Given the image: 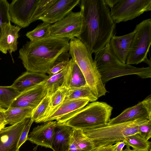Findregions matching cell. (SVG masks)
Instances as JSON below:
<instances>
[{
	"label": "cell",
	"instance_id": "7",
	"mask_svg": "<svg viewBox=\"0 0 151 151\" xmlns=\"http://www.w3.org/2000/svg\"><path fill=\"white\" fill-rule=\"evenodd\" d=\"M151 10V0H119L110 14L115 24L126 22Z\"/></svg>",
	"mask_w": 151,
	"mask_h": 151
},
{
	"label": "cell",
	"instance_id": "8",
	"mask_svg": "<svg viewBox=\"0 0 151 151\" xmlns=\"http://www.w3.org/2000/svg\"><path fill=\"white\" fill-rule=\"evenodd\" d=\"M82 26V17L80 11L71 12L57 22L51 24L50 35L60 38H78Z\"/></svg>",
	"mask_w": 151,
	"mask_h": 151
},
{
	"label": "cell",
	"instance_id": "11",
	"mask_svg": "<svg viewBox=\"0 0 151 151\" xmlns=\"http://www.w3.org/2000/svg\"><path fill=\"white\" fill-rule=\"evenodd\" d=\"M151 119V96H148L136 105L128 108L108 123L114 124L137 120Z\"/></svg>",
	"mask_w": 151,
	"mask_h": 151
},
{
	"label": "cell",
	"instance_id": "30",
	"mask_svg": "<svg viewBox=\"0 0 151 151\" xmlns=\"http://www.w3.org/2000/svg\"><path fill=\"white\" fill-rule=\"evenodd\" d=\"M68 90L69 89L68 88L63 86L59 88L50 96L49 109L47 116L44 120L64 101Z\"/></svg>",
	"mask_w": 151,
	"mask_h": 151
},
{
	"label": "cell",
	"instance_id": "29",
	"mask_svg": "<svg viewBox=\"0 0 151 151\" xmlns=\"http://www.w3.org/2000/svg\"><path fill=\"white\" fill-rule=\"evenodd\" d=\"M50 23L43 22L33 30L27 32L26 36L31 41L38 40L50 36Z\"/></svg>",
	"mask_w": 151,
	"mask_h": 151
},
{
	"label": "cell",
	"instance_id": "1",
	"mask_svg": "<svg viewBox=\"0 0 151 151\" xmlns=\"http://www.w3.org/2000/svg\"><path fill=\"white\" fill-rule=\"evenodd\" d=\"M79 3L82 26L78 38L91 54L95 53L115 35L116 24L104 0H81Z\"/></svg>",
	"mask_w": 151,
	"mask_h": 151
},
{
	"label": "cell",
	"instance_id": "34",
	"mask_svg": "<svg viewBox=\"0 0 151 151\" xmlns=\"http://www.w3.org/2000/svg\"><path fill=\"white\" fill-rule=\"evenodd\" d=\"M9 5L7 0H0V34L2 25L11 21L9 13Z\"/></svg>",
	"mask_w": 151,
	"mask_h": 151
},
{
	"label": "cell",
	"instance_id": "13",
	"mask_svg": "<svg viewBox=\"0 0 151 151\" xmlns=\"http://www.w3.org/2000/svg\"><path fill=\"white\" fill-rule=\"evenodd\" d=\"M44 82L21 93L9 107L35 109L47 95Z\"/></svg>",
	"mask_w": 151,
	"mask_h": 151
},
{
	"label": "cell",
	"instance_id": "24",
	"mask_svg": "<svg viewBox=\"0 0 151 151\" xmlns=\"http://www.w3.org/2000/svg\"><path fill=\"white\" fill-rule=\"evenodd\" d=\"M98 98L87 85L76 89L69 90L65 100L86 99L90 102H94Z\"/></svg>",
	"mask_w": 151,
	"mask_h": 151
},
{
	"label": "cell",
	"instance_id": "25",
	"mask_svg": "<svg viewBox=\"0 0 151 151\" xmlns=\"http://www.w3.org/2000/svg\"><path fill=\"white\" fill-rule=\"evenodd\" d=\"M126 144L136 151H150L151 142L143 138L138 134L127 137L123 140Z\"/></svg>",
	"mask_w": 151,
	"mask_h": 151
},
{
	"label": "cell",
	"instance_id": "19",
	"mask_svg": "<svg viewBox=\"0 0 151 151\" xmlns=\"http://www.w3.org/2000/svg\"><path fill=\"white\" fill-rule=\"evenodd\" d=\"M89 102L86 99H65L42 122L58 120L63 116L83 108Z\"/></svg>",
	"mask_w": 151,
	"mask_h": 151
},
{
	"label": "cell",
	"instance_id": "43",
	"mask_svg": "<svg viewBox=\"0 0 151 151\" xmlns=\"http://www.w3.org/2000/svg\"><path fill=\"white\" fill-rule=\"evenodd\" d=\"M5 126L4 125H0V130L2 129Z\"/></svg>",
	"mask_w": 151,
	"mask_h": 151
},
{
	"label": "cell",
	"instance_id": "2",
	"mask_svg": "<svg viewBox=\"0 0 151 151\" xmlns=\"http://www.w3.org/2000/svg\"><path fill=\"white\" fill-rule=\"evenodd\" d=\"M69 40L50 35L40 40L27 41L19 50L18 58L27 71L46 74L58 56L68 51Z\"/></svg>",
	"mask_w": 151,
	"mask_h": 151
},
{
	"label": "cell",
	"instance_id": "26",
	"mask_svg": "<svg viewBox=\"0 0 151 151\" xmlns=\"http://www.w3.org/2000/svg\"><path fill=\"white\" fill-rule=\"evenodd\" d=\"M65 68L57 73L48 76L44 82V86L47 91L46 95L50 96L63 86Z\"/></svg>",
	"mask_w": 151,
	"mask_h": 151
},
{
	"label": "cell",
	"instance_id": "9",
	"mask_svg": "<svg viewBox=\"0 0 151 151\" xmlns=\"http://www.w3.org/2000/svg\"><path fill=\"white\" fill-rule=\"evenodd\" d=\"M98 70L105 85L113 78L127 75H135L142 78L151 77V67L138 68L121 62L108 65Z\"/></svg>",
	"mask_w": 151,
	"mask_h": 151
},
{
	"label": "cell",
	"instance_id": "12",
	"mask_svg": "<svg viewBox=\"0 0 151 151\" xmlns=\"http://www.w3.org/2000/svg\"><path fill=\"white\" fill-rule=\"evenodd\" d=\"M30 119L0 130V151H19L18 145L19 138Z\"/></svg>",
	"mask_w": 151,
	"mask_h": 151
},
{
	"label": "cell",
	"instance_id": "3",
	"mask_svg": "<svg viewBox=\"0 0 151 151\" xmlns=\"http://www.w3.org/2000/svg\"><path fill=\"white\" fill-rule=\"evenodd\" d=\"M148 120H137L125 122L108 123L81 129L83 133L93 144L95 148L112 145L123 141L127 136L138 134L139 126Z\"/></svg>",
	"mask_w": 151,
	"mask_h": 151
},
{
	"label": "cell",
	"instance_id": "23",
	"mask_svg": "<svg viewBox=\"0 0 151 151\" xmlns=\"http://www.w3.org/2000/svg\"><path fill=\"white\" fill-rule=\"evenodd\" d=\"M94 60L97 69L110 64L120 61L111 49L109 43L95 53Z\"/></svg>",
	"mask_w": 151,
	"mask_h": 151
},
{
	"label": "cell",
	"instance_id": "39",
	"mask_svg": "<svg viewBox=\"0 0 151 151\" xmlns=\"http://www.w3.org/2000/svg\"><path fill=\"white\" fill-rule=\"evenodd\" d=\"M91 151H114L113 145L95 148Z\"/></svg>",
	"mask_w": 151,
	"mask_h": 151
},
{
	"label": "cell",
	"instance_id": "17",
	"mask_svg": "<svg viewBox=\"0 0 151 151\" xmlns=\"http://www.w3.org/2000/svg\"><path fill=\"white\" fill-rule=\"evenodd\" d=\"M87 85L84 76L78 66L70 59L65 68L63 86L70 90Z\"/></svg>",
	"mask_w": 151,
	"mask_h": 151
},
{
	"label": "cell",
	"instance_id": "18",
	"mask_svg": "<svg viewBox=\"0 0 151 151\" xmlns=\"http://www.w3.org/2000/svg\"><path fill=\"white\" fill-rule=\"evenodd\" d=\"M134 33V30L124 35L119 36L115 35L111 38L109 41V44L111 49L123 63H126Z\"/></svg>",
	"mask_w": 151,
	"mask_h": 151
},
{
	"label": "cell",
	"instance_id": "35",
	"mask_svg": "<svg viewBox=\"0 0 151 151\" xmlns=\"http://www.w3.org/2000/svg\"><path fill=\"white\" fill-rule=\"evenodd\" d=\"M138 132L141 136L149 140L151 137V119L148 120L145 123L139 125Z\"/></svg>",
	"mask_w": 151,
	"mask_h": 151
},
{
	"label": "cell",
	"instance_id": "27",
	"mask_svg": "<svg viewBox=\"0 0 151 151\" xmlns=\"http://www.w3.org/2000/svg\"><path fill=\"white\" fill-rule=\"evenodd\" d=\"M21 93L10 86H0V105L8 108Z\"/></svg>",
	"mask_w": 151,
	"mask_h": 151
},
{
	"label": "cell",
	"instance_id": "31",
	"mask_svg": "<svg viewBox=\"0 0 151 151\" xmlns=\"http://www.w3.org/2000/svg\"><path fill=\"white\" fill-rule=\"evenodd\" d=\"M58 0H38L35 8L32 14L30 24L39 20Z\"/></svg>",
	"mask_w": 151,
	"mask_h": 151
},
{
	"label": "cell",
	"instance_id": "44",
	"mask_svg": "<svg viewBox=\"0 0 151 151\" xmlns=\"http://www.w3.org/2000/svg\"><path fill=\"white\" fill-rule=\"evenodd\" d=\"M3 108H2L1 106L0 105V110L2 109H3Z\"/></svg>",
	"mask_w": 151,
	"mask_h": 151
},
{
	"label": "cell",
	"instance_id": "6",
	"mask_svg": "<svg viewBox=\"0 0 151 151\" xmlns=\"http://www.w3.org/2000/svg\"><path fill=\"white\" fill-rule=\"evenodd\" d=\"M126 64L137 65L147 58L151 44V19L137 24Z\"/></svg>",
	"mask_w": 151,
	"mask_h": 151
},
{
	"label": "cell",
	"instance_id": "38",
	"mask_svg": "<svg viewBox=\"0 0 151 151\" xmlns=\"http://www.w3.org/2000/svg\"><path fill=\"white\" fill-rule=\"evenodd\" d=\"M126 144L124 141L119 142L114 145H113L114 151H122Z\"/></svg>",
	"mask_w": 151,
	"mask_h": 151
},
{
	"label": "cell",
	"instance_id": "16",
	"mask_svg": "<svg viewBox=\"0 0 151 151\" xmlns=\"http://www.w3.org/2000/svg\"><path fill=\"white\" fill-rule=\"evenodd\" d=\"M0 34V51L4 54L8 52L11 56L17 49L19 32L22 28L11 22L3 24Z\"/></svg>",
	"mask_w": 151,
	"mask_h": 151
},
{
	"label": "cell",
	"instance_id": "32",
	"mask_svg": "<svg viewBox=\"0 0 151 151\" xmlns=\"http://www.w3.org/2000/svg\"><path fill=\"white\" fill-rule=\"evenodd\" d=\"M72 135L80 148L84 151H91L95 148L92 142L80 129L73 128Z\"/></svg>",
	"mask_w": 151,
	"mask_h": 151
},
{
	"label": "cell",
	"instance_id": "4",
	"mask_svg": "<svg viewBox=\"0 0 151 151\" xmlns=\"http://www.w3.org/2000/svg\"><path fill=\"white\" fill-rule=\"evenodd\" d=\"M68 52L83 73L87 85L98 98L105 95L107 92L105 85L92 54L85 45L79 39L72 38L69 40Z\"/></svg>",
	"mask_w": 151,
	"mask_h": 151
},
{
	"label": "cell",
	"instance_id": "41",
	"mask_svg": "<svg viewBox=\"0 0 151 151\" xmlns=\"http://www.w3.org/2000/svg\"><path fill=\"white\" fill-rule=\"evenodd\" d=\"M3 108L0 110V125L5 126L6 124L5 120L4 111Z\"/></svg>",
	"mask_w": 151,
	"mask_h": 151
},
{
	"label": "cell",
	"instance_id": "42",
	"mask_svg": "<svg viewBox=\"0 0 151 151\" xmlns=\"http://www.w3.org/2000/svg\"><path fill=\"white\" fill-rule=\"evenodd\" d=\"M122 151H135L133 149L132 150L130 148V147L129 146H128L127 145H126V148L124 149ZM150 151H151L150 150Z\"/></svg>",
	"mask_w": 151,
	"mask_h": 151
},
{
	"label": "cell",
	"instance_id": "20",
	"mask_svg": "<svg viewBox=\"0 0 151 151\" xmlns=\"http://www.w3.org/2000/svg\"><path fill=\"white\" fill-rule=\"evenodd\" d=\"M73 128L57 124L51 149L53 151H68Z\"/></svg>",
	"mask_w": 151,
	"mask_h": 151
},
{
	"label": "cell",
	"instance_id": "5",
	"mask_svg": "<svg viewBox=\"0 0 151 151\" xmlns=\"http://www.w3.org/2000/svg\"><path fill=\"white\" fill-rule=\"evenodd\" d=\"M113 107L107 103L94 101L56 121L57 124L82 129L106 124L110 120Z\"/></svg>",
	"mask_w": 151,
	"mask_h": 151
},
{
	"label": "cell",
	"instance_id": "37",
	"mask_svg": "<svg viewBox=\"0 0 151 151\" xmlns=\"http://www.w3.org/2000/svg\"><path fill=\"white\" fill-rule=\"evenodd\" d=\"M68 151H84L79 147L72 134L71 138Z\"/></svg>",
	"mask_w": 151,
	"mask_h": 151
},
{
	"label": "cell",
	"instance_id": "33",
	"mask_svg": "<svg viewBox=\"0 0 151 151\" xmlns=\"http://www.w3.org/2000/svg\"><path fill=\"white\" fill-rule=\"evenodd\" d=\"M70 56L68 51L62 53L57 58L47 73L49 76H51L57 73L64 69L68 63Z\"/></svg>",
	"mask_w": 151,
	"mask_h": 151
},
{
	"label": "cell",
	"instance_id": "36",
	"mask_svg": "<svg viewBox=\"0 0 151 151\" xmlns=\"http://www.w3.org/2000/svg\"><path fill=\"white\" fill-rule=\"evenodd\" d=\"M33 122V120L30 118L24 128L21 134L18 145V147L19 149L22 145L27 140V138L29 129L32 123Z\"/></svg>",
	"mask_w": 151,
	"mask_h": 151
},
{
	"label": "cell",
	"instance_id": "15",
	"mask_svg": "<svg viewBox=\"0 0 151 151\" xmlns=\"http://www.w3.org/2000/svg\"><path fill=\"white\" fill-rule=\"evenodd\" d=\"M80 0H58L39 19L51 24L61 20L72 12Z\"/></svg>",
	"mask_w": 151,
	"mask_h": 151
},
{
	"label": "cell",
	"instance_id": "21",
	"mask_svg": "<svg viewBox=\"0 0 151 151\" xmlns=\"http://www.w3.org/2000/svg\"><path fill=\"white\" fill-rule=\"evenodd\" d=\"M48 76L46 74L27 71L17 78L11 86L22 93L43 83Z\"/></svg>",
	"mask_w": 151,
	"mask_h": 151
},
{
	"label": "cell",
	"instance_id": "22",
	"mask_svg": "<svg viewBox=\"0 0 151 151\" xmlns=\"http://www.w3.org/2000/svg\"><path fill=\"white\" fill-rule=\"evenodd\" d=\"M33 109L29 108L9 107L4 112L6 124L13 125L25 119L30 118Z\"/></svg>",
	"mask_w": 151,
	"mask_h": 151
},
{
	"label": "cell",
	"instance_id": "40",
	"mask_svg": "<svg viewBox=\"0 0 151 151\" xmlns=\"http://www.w3.org/2000/svg\"><path fill=\"white\" fill-rule=\"evenodd\" d=\"M119 0H104L105 3L107 6L111 9H112Z\"/></svg>",
	"mask_w": 151,
	"mask_h": 151
},
{
	"label": "cell",
	"instance_id": "28",
	"mask_svg": "<svg viewBox=\"0 0 151 151\" xmlns=\"http://www.w3.org/2000/svg\"><path fill=\"white\" fill-rule=\"evenodd\" d=\"M50 96L46 95L33 109L31 118L36 123L42 122L49 109Z\"/></svg>",
	"mask_w": 151,
	"mask_h": 151
},
{
	"label": "cell",
	"instance_id": "14",
	"mask_svg": "<svg viewBox=\"0 0 151 151\" xmlns=\"http://www.w3.org/2000/svg\"><path fill=\"white\" fill-rule=\"evenodd\" d=\"M56 121L45 122L35 127L27 136V140L46 148H51Z\"/></svg>",
	"mask_w": 151,
	"mask_h": 151
},
{
	"label": "cell",
	"instance_id": "10",
	"mask_svg": "<svg viewBox=\"0 0 151 151\" xmlns=\"http://www.w3.org/2000/svg\"><path fill=\"white\" fill-rule=\"evenodd\" d=\"M38 1L13 0L9 5L10 21L21 28L28 26Z\"/></svg>",
	"mask_w": 151,
	"mask_h": 151
}]
</instances>
